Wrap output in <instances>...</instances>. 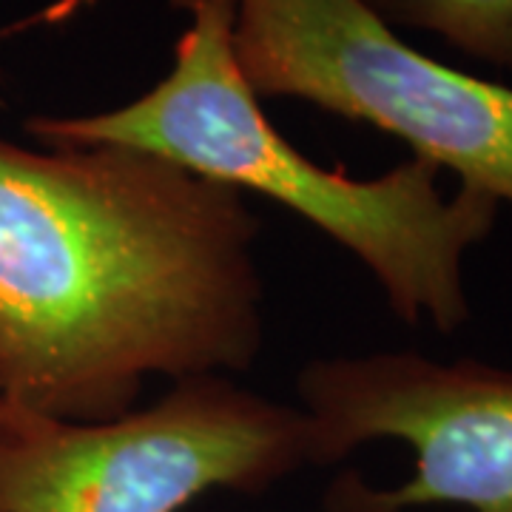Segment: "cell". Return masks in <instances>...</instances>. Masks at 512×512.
Wrapping results in <instances>:
<instances>
[{
    "instance_id": "cell-4",
    "label": "cell",
    "mask_w": 512,
    "mask_h": 512,
    "mask_svg": "<svg viewBox=\"0 0 512 512\" xmlns=\"http://www.w3.org/2000/svg\"><path fill=\"white\" fill-rule=\"evenodd\" d=\"M256 97H291L402 140L413 157L512 205V89L404 43L365 0H234Z\"/></svg>"
},
{
    "instance_id": "cell-7",
    "label": "cell",
    "mask_w": 512,
    "mask_h": 512,
    "mask_svg": "<svg viewBox=\"0 0 512 512\" xmlns=\"http://www.w3.org/2000/svg\"><path fill=\"white\" fill-rule=\"evenodd\" d=\"M0 77H3V72H0Z\"/></svg>"
},
{
    "instance_id": "cell-6",
    "label": "cell",
    "mask_w": 512,
    "mask_h": 512,
    "mask_svg": "<svg viewBox=\"0 0 512 512\" xmlns=\"http://www.w3.org/2000/svg\"><path fill=\"white\" fill-rule=\"evenodd\" d=\"M393 29L439 37L464 57L512 72V0H365Z\"/></svg>"
},
{
    "instance_id": "cell-1",
    "label": "cell",
    "mask_w": 512,
    "mask_h": 512,
    "mask_svg": "<svg viewBox=\"0 0 512 512\" xmlns=\"http://www.w3.org/2000/svg\"><path fill=\"white\" fill-rule=\"evenodd\" d=\"M259 228L242 191L148 151L0 140V402L109 421L151 376L251 370Z\"/></svg>"
},
{
    "instance_id": "cell-5",
    "label": "cell",
    "mask_w": 512,
    "mask_h": 512,
    "mask_svg": "<svg viewBox=\"0 0 512 512\" xmlns=\"http://www.w3.org/2000/svg\"><path fill=\"white\" fill-rule=\"evenodd\" d=\"M296 396L316 430L319 467L367 441L413 450V476L399 487L345 470L325 493V512H512V367L376 350L313 359L296 373Z\"/></svg>"
},
{
    "instance_id": "cell-2",
    "label": "cell",
    "mask_w": 512,
    "mask_h": 512,
    "mask_svg": "<svg viewBox=\"0 0 512 512\" xmlns=\"http://www.w3.org/2000/svg\"><path fill=\"white\" fill-rule=\"evenodd\" d=\"M185 12L174 63L126 106L97 114H35L23 128L43 146L148 151L214 183L279 202L365 265L407 325L456 333L473 316L464 259L495 231L501 202L473 185L444 197L439 168L410 157L359 180L302 154L268 120L234 52V0H168Z\"/></svg>"
},
{
    "instance_id": "cell-3",
    "label": "cell",
    "mask_w": 512,
    "mask_h": 512,
    "mask_svg": "<svg viewBox=\"0 0 512 512\" xmlns=\"http://www.w3.org/2000/svg\"><path fill=\"white\" fill-rule=\"evenodd\" d=\"M319 467L302 407L231 376L174 382L151 407L63 421L0 402V512H185Z\"/></svg>"
}]
</instances>
